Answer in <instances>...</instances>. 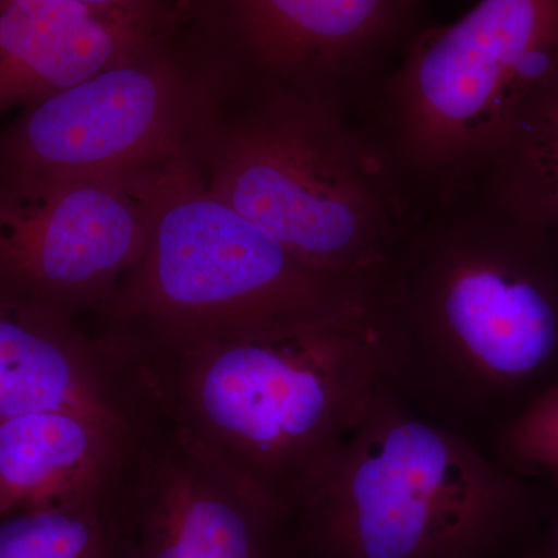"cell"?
Segmentation results:
<instances>
[{
	"mask_svg": "<svg viewBox=\"0 0 558 558\" xmlns=\"http://www.w3.org/2000/svg\"><path fill=\"white\" fill-rule=\"evenodd\" d=\"M380 379L480 444L558 380V233L484 175L418 202L371 295Z\"/></svg>",
	"mask_w": 558,
	"mask_h": 558,
	"instance_id": "6da1fadb",
	"label": "cell"
},
{
	"mask_svg": "<svg viewBox=\"0 0 558 558\" xmlns=\"http://www.w3.org/2000/svg\"><path fill=\"white\" fill-rule=\"evenodd\" d=\"M368 307L113 354L150 409L292 523L381 381Z\"/></svg>",
	"mask_w": 558,
	"mask_h": 558,
	"instance_id": "7a4b0ae2",
	"label": "cell"
},
{
	"mask_svg": "<svg viewBox=\"0 0 558 558\" xmlns=\"http://www.w3.org/2000/svg\"><path fill=\"white\" fill-rule=\"evenodd\" d=\"M527 497L523 476L380 381L292 529L304 558H488Z\"/></svg>",
	"mask_w": 558,
	"mask_h": 558,
	"instance_id": "3957f363",
	"label": "cell"
},
{
	"mask_svg": "<svg viewBox=\"0 0 558 558\" xmlns=\"http://www.w3.org/2000/svg\"><path fill=\"white\" fill-rule=\"evenodd\" d=\"M205 182L301 263L369 300L413 211L351 110L260 84L216 140Z\"/></svg>",
	"mask_w": 558,
	"mask_h": 558,
	"instance_id": "277c9868",
	"label": "cell"
},
{
	"mask_svg": "<svg viewBox=\"0 0 558 558\" xmlns=\"http://www.w3.org/2000/svg\"><path fill=\"white\" fill-rule=\"evenodd\" d=\"M216 196L185 156L161 168L145 248L98 310L116 354L185 347L363 310Z\"/></svg>",
	"mask_w": 558,
	"mask_h": 558,
	"instance_id": "5b68a950",
	"label": "cell"
},
{
	"mask_svg": "<svg viewBox=\"0 0 558 558\" xmlns=\"http://www.w3.org/2000/svg\"><path fill=\"white\" fill-rule=\"evenodd\" d=\"M558 80V0H480L414 32L355 120L414 205L486 170Z\"/></svg>",
	"mask_w": 558,
	"mask_h": 558,
	"instance_id": "8992f818",
	"label": "cell"
},
{
	"mask_svg": "<svg viewBox=\"0 0 558 558\" xmlns=\"http://www.w3.org/2000/svg\"><path fill=\"white\" fill-rule=\"evenodd\" d=\"M161 168L128 178H0V296L73 322L100 310L145 248Z\"/></svg>",
	"mask_w": 558,
	"mask_h": 558,
	"instance_id": "52a82bcc",
	"label": "cell"
},
{
	"mask_svg": "<svg viewBox=\"0 0 558 558\" xmlns=\"http://www.w3.org/2000/svg\"><path fill=\"white\" fill-rule=\"evenodd\" d=\"M130 558H299L292 523L145 402L123 483Z\"/></svg>",
	"mask_w": 558,
	"mask_h": 558,
	"instance_id": "ba28073f",
	"label": "cell"
},
{
	"mask_svg": "<svg viewBox=\"0 0 558 558\" xmlns=\"http://www.w3.org/2000/svg\"><path fill=\"white\" fill-rule=\"evenodd\" d=\"M182 148L178 80L132 60L28 106L0 145V178H128Z\"/></svg>",
	"mask_w": 558,
	"mask_h": 558,
	"instance_id": "9c48e42d",
	"label": "cell"
},
{
	"mask_svg": "<svg viewBox=\"0 0 558 558\" xmlns=\"http://www.w3.org/2000/svg\"><path fill=\"white\" fill-rule=\"evenodd\" d=\"M422 0H234L242 50L263 86L357 112L414 35Z\"/></svg>",
	"mask_w": 558,
	"mask_h": 558,
	"instance_id": "30bf717a",
	"label": "cell"
},
{
	"mask_svg": "<svg viewBox=\"0 0 558 558\" xmlns=\"http://www.w3.org/2000/svg\"><path fill=\"white\" fill-rule=\"evenodd\" d=\"M142 409L130 373L92 330L0 296V422L43 411L134 422Z\"/></svg>",
	"mask_w": 558,
	"mask_h": 558,
	"instance_id": "8fae6325",
	"label": "cell"
},
{
	"mask_svg": "<svg viewBox=\"0 0 558 558\" xmlns=\"http://www.w3.org/2000/svg\"><path fill=\"white\" fill-rule=\"evenodd\" d=\"M142 22L78 0H0V112L135 60Z\"/></svg>",
	"mask_w": 558,
	"mask_h": 558,
	"instance_id": "7c38bea8",
	"label": "cell"
},
{
	"mask_svg": "<svg viewBox=\"0 0 558 558\" xmlns=\"http://www.w3.org/2000/svg\"><path fill=\"white\" fill-rule=\"evenodd\" d=\"M137 418L43 411L0 422V517L117 490L130 464Z\"/></svg>",
	"mask_w": 558,
	"mask_h": 558,
	"instance_id": "4fadbf2b",
	"label": "cell"
},
{
	"mask_svg": "<svg viewBox=\"0 0 558 558\" xmlns=\"http://www.w3.org/2000/svg\"><path fill=\"white\" fill-rule=\"evenodd\" d=\"M0 558H130L123 484L0 517Z\"/></svg>",
	"mask_w": 558,
	"mask_h": 558,
	"instance_id": "5bb4252c",
	"label": "cell"
},
{
	"mask_svg": "<svg viewBox=\"0 0 558 558\" xmlns=\"http://www.w3.org/2000/svg\"><path fill=\"white\" fill-rule=\"evenodd\" d=\"M480 174L502 197L558 233V80Z\"/></svg>",
	"mask_w": 558,
	"mask_h": 558,
	"instance_id": "9a60e30c",
	"label": "cell"
},
{
	"mask_svg": "<svg viewBox=\"0 0 558 558\" xmlns=\"http://www.w3.org/2000/svg\"><path fill=\"white\" fill-rule=\"evenodd\" d=\"M495 459L524 476H558V380L492 436Z\"/></svg>",
	"mask_w": 558,
	"mask_h": 558,
	"instance_id": "2e32d148",
	"label": "cell"
},
{
	"mask_svg": "<svg viewBox=\"0 0 558 558\" xmlns=\"http://www.w3.org/2000/svg\"><path fill=\"white\" fill-rule=\"evenodd\" d=\"M78 2L117 11V13L130 14V16L142 21L143 14H145V3H143V0H78Z\"/></svg>",
	"mask_w": 558,
	"mask_h": 558,
	"instance_id": "e0dca14e",
	"label": "cell"
},
{
	"mask_svg": "<svg viewBox=\"0 0 558 558\" xmlns=\"http://www.w3.org/2000/svg\"><path fill=\"white\" fill-rule=\"evenodd\" d=\"M548 558H558V520L553 529V534H550Z\"/></svg>",
	"mask_w": 558,
	"mask_h": 558,
	"instance_id": "ac0fdd59",
	"label": "cell"
}]
</instances>
